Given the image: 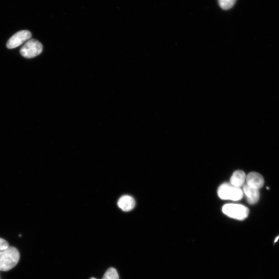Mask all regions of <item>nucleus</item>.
<instances>
[{
  "instance_id": "f257e3e1",
  "label": "nucleus",
  "mask_w": 279,
  "mask_h": 279,
  "mask_svg": "<svg viewBox=\"0 0 279 279\" xmlns=\"http://www.w3.org/2000/svg\"><path fill=\"white\" fill-rule=\"evenodd\" d=\"M20 259V253L15 247H9L0 252V271H7L15 267Z\"/></svg>"
},
{
  "instance_id": "f03ea898",
  "label": "nucleus",
  "mask_w": 279,
  "mask_h": 279,
  "mask_svg": "<svg viewBox=\"0 0 279 279\" xmlns=\"http://www.w3.org/2000/svg\"><path fill=\"white\" fill-rule=\"evenodd\" d=\"M218 195L221 200L237 201L241 200L244 192L241 188L232 185L230 183L222 184L218 189Z\"/></svg>"
},
{
  "instance_id": "7ed1b4c3",
  "label": "nucleus",
  "mask_w": 279,
  "mask_h": 279,
  "mask_svg": "<svg viewBox=\"0 0 279 279\" xmlns=\"http://www.w3.org/2000/svg\"><path fill=\"white\" fill-rule=\"evenodd\" d=\"M222 211L227 216L238 220H244L249 216V209L241 204H227L222 207Z\"/></svg>"
},
{
  "instance_id": "20e7f679",
  "label": "nucleus",
  "mask_w": 279,
  "mask_h": 279,
  "mask_svg": "<svg viewBox=\"0 0 279 279\" xmlns=\"http://www.w3.org/2000/svg\"><path fill=\"white\" fill-rule=\"evenodd\" d=\"M43 50L42 44L35 39L27 41L20 49V53L24 57L32 59L37 57Z\"/></svg>"
},
{
  "instance_id": "39448f33",
  "label": "nucleus",
  "mask_w": 279,
  "mask_h": 279,
  "mask_svg": "<svg viewBox=\"0 0 279 279\" xmlns=\"http://www.w3.org/2000/svg\"><path fill=\"white\" fill-rule=\"evenodd\" d=\"M32 36V33L29 31H20L13 35L9 39L7 47L9 49L16 48L31 39Z\"/></svg>"
},
{
  "instance_id": "423d86ee",
  "label": "nucleus",
  "mask_w": 279,
  "mask_h": 279,
  "mask_svg": "<svg viewBox=\"0 0 279 279\" xmlns=\"http://www.w3.org/2000/svg\"><path fill=\"white\" fill-rule=\"evenodd\" d=\"M247 184L251 187L259 190L264 185V179L259 174L251 173L246 177Z\"/></svg>"
},
{
  "instance_id": "0eeeda50",
  "label": "nucleus",
  "mask_w": 279,
  "mask_h": 279,
  "mask_svg": "<svg viewBox=\"0 0 279 279\" xmlns=\"http://www.w3.org/2000/svg\"><path fill=\"white\" fill-rule=\"evenodd\" d=\"M243 190L248 203L254 205L259 201L260 194L258 189L251 187L246 184L243 186Z\"/></svg>"
},
{
  "instance_id": "6e6552de",
  "label": "nucleus",
  "mask_w": 279,
  "mask_h": 279,
  "mask_svg": "<svg viewBox=\"0 0 279 279\" xmlns=\"http://www.w3.org/2000/svg\"><path fill=\"white\" fill-rule=\"evenodd\" d=\"M118 204L122 210L130 211L135 207L136 202L133 197L130 196H124L119 199Z\"/></svg>"
},
{
  "instance_id": "1a4fd4ad",
  "label": "nucleus",
  "mask_w": 279,
  "mask_h": 279,
  "mask_svg": "<svg viewBox=\"0 0 279 279\" xmlns=\"http://www.w3.org/2000/svg\"><path fill=\"white\" fill-rule=\"evenodd\" d=\"M246 177L244 171L241 170L236 171L231 178L230 184L235 187L241 188L245 185Z\"/></svg>"
},
{
  "instance_id": "9d476101",
  "label": "nucleus",
  "mask_w": 279,
  "mask_h": 279,
  "mask_svg": "<svg viewBox=\"0 0 279 279\" xmlns=\"http://www.w3.org/2000/svg\"><path fill=\"white\" fill-rule=\"evenodd\" d=\"M102 279H120V277L117 270L111 267L105 272Z\"/></svg>"
},
{
  "instance_id": "9b49d317",
  "label": "nucleus",
  "mask_w": 279,
  "mask_h": 279,
  "mask_svg": "<svg viewBox=\"0 0 279 279\" xmlns=\"http://www.w3.org/2000/svg\"><path fill=\"white\" fill-rule=\"evenodd\" d=\"M237 0H219V5L221 9L228 10L235 4Z\"/></svg>"
},
{
  "instance_id": "f8f14e48",
  "label": "nucleus",
  "mask_w": 279,
  "mask_h": 279,
  "mask_svg": "<svg viewBox=\"0 0 279 279\" xmlns=\"http://www.w3.org/2000/svg\"><path fill=\"white\" fill-rule=\"evenodd\" d=\"M9 247V244L7 241L0 238V252L8 249Z\"/></svg>"
},
{
  "instance_id": "ddd939ff",
  "label": "nucleus",
  "mask_w": 279,
  "mask_h": 279,
  "mask_svg": "<svg viewBox=\"0 0 279 279\" xmlns=\"http://www.w3.org/2000/svg\"><path fill=\"white\" fill-rule=\"evenodd\" d=\"M278 239H279V236L275 239V240L274 241V243H276L277 242Z\"/></svg>"
},
{
  "instance_id": "4468645a",
  "label": "nucleus",
  "mask_w": 279,
  "mask_h": 279,
  "mask_svg": "<svg viewBox=\"0 0 279 279\" xmlns=\"http://www.w3.org/2000/svg\"><path fill=\"white\" fill-rule=\"evenodd\" d=\"M90 279H96V278H94V277H92V278H91Z\"/></svg>"
}]
</instances>
